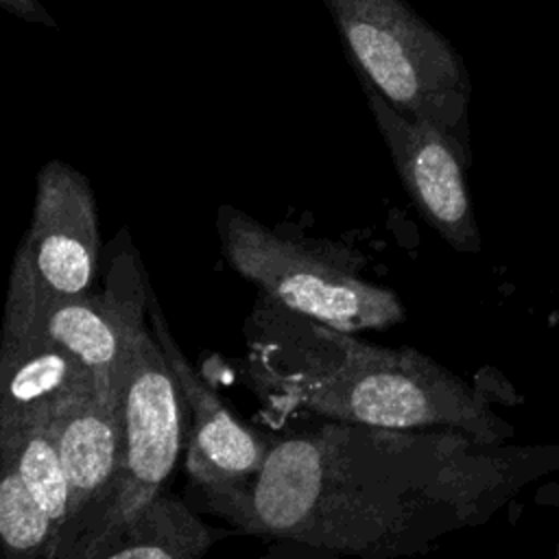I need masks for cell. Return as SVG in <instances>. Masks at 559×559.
<instances>
[{
    "label": "cell",
    "mask_w": 559,
    "mask_h": 559,
    "mask_svg": "<svg viewBox=\"0 0 559 559\" xmlns=\"http://www.w3.org/2000/svg\"><path fill=\"white\" fill-rule=\"evenodd\" d=\"M454 485L443 437L323 419L271 439L255 476L199 491L242 533L395 559L445 528Z\"/></svg>",
    "instance_id": "1"
},
{
    "label": "cell",
    "mask_w": 559,
    "mask_h": 559,
    "mask_svg": "<svg viewBox=\"0 0 559 559\" xmlns=\"http://www.w3.org/2000/svg\"><path fill=\"white\" fill-rule=\"evenodd\" d=\"M249 389L277 413L424 430L463 419L450 376L411 347H380L260 293L245 321Z\"/></svg>",
    "instance_id": "2"
},
{
    "label": "cell",
    "mask_w": 559,
    "mask_h": 559,
    "mask_svg": "<svg viewBox=\"0 0 559 559\" xmlns=\"http://www.w3.org/2000/svg\"><path fill=\"white\" fill-rule=\"evenodd\" d=\"M216 227L227 264L293 312L352 334L406 319L402 299L365 280V260L347 247L282 234L231 205H221Z\"/></svg>",
    "instance_id": "3"
},
{
    "label": "cell",
    "mask_w": 559,
    "mask_h": 559,
    "mask_svg": "<svg viewBox=\"0 0 559 559\" xmlns=\"http://www.w3.org/2000/svg\"><path fill=\"white\" fill-rule=\"evenodd\" d=\"M183 400L153 332L144 330L127 367L118 472L94 507L68 528L50 559H92L159 491L183 445Z\"/></svg>",
    "instance_id": "4"
},
{
    "label": "cell",
    "mask_w": 559,
    "mask_h": 559,
    "mask_svg": "<svg viewBox=\"0 0 559 559\" xmlns=\"http://www.w3.org/2000/svg\"><path fill=\"white\" fill-rule=\"evenodd\" d=\"M360 70L395 109L443 131L463 109L454 52L402 0H325Z\"/></svg>",
    "instance_id": "5"
},
{
    "label": "cell",
    "mask_w": 559,
    "mask_h": 559,
    "mask_svg": "<svg viewBox=\"0 0 559 559\" xmlns=\"http://www.w3.org/2000/svg\"><path fill=\"white\" fill-rule=\"evenodd\" d=\"M148 290L142 260L129 245L127 231H120L109 247L100 293L57 295L37 275L35 306L41 328L94 373L98 395L116 408L135 343L146 330Z\"/></svg>",
    "instance_id": "6"
},
{
    "label": "cell",
    "mask_w": 559,
    "mask_h": 559,
    "mask_svg": "<svg viewBox=\"0 0 559 559\" xmlns=\"http://www.w3.org/2000/svg\"><path fill=\"white\" fill-rule=\"evenodd\" d=\"M37 271L26 236L15 249L0 343V428L48 426L66 406L98 393L94 373L39 323Z\"/></svg>",
    "instance_id": "7"
},
{
    "label": "cell",
    "mask_w": 559,
    "mask_h": 559,
    "mask_svg": "<svg viewBox=\"0 0 559 559\" xmlns=\"http://www.w3.org/2000/svg\"><path fill=\"white\" fill-rule=\"evenodd\" d=\"M26 240L50 293L72 297L92 290L100 258L98 216L92 186L74 166L57 157L41 166Z\"/></svg>",
    "instance_id": "8"
},
{
    "label": "cell",
    "mask_w": 559,
    "mask_h": 559,
    "mask_svg": "<svg viewBox=\"0 0 559 559\" xmlns=\"http://www.w3.org/2000/svg\"><path fill=\"white\" fill-rule=\"evenodd\" d=\"M148 319L151 332L166 356V362L181 391L186 413L190 415L186 461L190 483L201 489L240 483L255 476L269 454L271 439L240 424L227 411L214 389L190 365L168 328L153 288L148 290Z\"/></svg>",
    "instance_id": "9"
},
{
    "label": "cell",
    "mask_w": 559,
    "mask_h": 559,
    "mask_svg": "<svg viewBox=\"0 0 559 559\" xmlns=\"http://www.w3.org/2000/svg\"><path fill=\"white\" fill-rule=\"evenodd\" d=\"M365 96L408 197L435 229L461 245L467 238L469 201L445 131L402 114L373 87H365Z\"/></svg>",
    "instance_id": "10"
},
{
    "label": "cell",
    "mask_w": 559,
    "mask_h": 559,
    "mask_svg": "<svg viewBox=\"0 0 559 559\" xmlns=\"http://www.w3.org/2000/svg\"><path fill=\"white\" fill-rule=\"evenodd\" d=\"M48 428L70 487V515L61 537L94 507L118 472L122 456L120 408L92 393L57 413Z\"/></svg>",
    "instance_id": "11"
},
{
    "label": "cell",
    "mask_w": 559,
    "mask_h": 559,
    "mask_svg": "<svg viewBox=\"0 0 559 559\" xmlns=\"http://www.w3.org/2000/svg\"><path fill=\"white\" fill-rule=\"evenodd\" d=\"M225 535L164 489L92 559H201Z\"/></svg>",
    "instance_id": "12"
},
{
    "label": "cell",
    "mask_w": 559,
    "mask_h": 559,
    "mask_svg": "<svg viewBox=\"0 0 559 559\" xmlns=\"http://www.w3.org/2000/svg\"><path fill=\"white\" fill-rule=\"evenodd\" d=\"M0 452L13 459L24 485L61 533L70 515V487L50 428L44 424L0 428Z\"/></svg>",
    "instance_id": "13"
},
{
    "label": "cell",
    "mask_w": 559,
    "mask_h": 559,
    "mask_svg": "<svg viewBox=\"0 0 559 559\" xmlns=\"http://www.w3.org/2000/svg\"><path fill=\"white\" fill-rule=\"evenodd\" d=\"M59 528L24 485L13 459L0 452L2 559H50Z\"/></svg>",
    "instance_id": "14"
},
{
    "label": "cell",
    "mask_w": 559,
    "mask_h": 559,
    "mask_svg": "<svg viewBox=\"0 0 559 559\" xmlns=\"http://www.w3.org/2000/svg\"><path fill=\"white\" fill-rule=\"evenodd\" d=\"M0 4L22 17V20H28V22H39V24H46V26H55V17L41 7L39 0H0Z\"/></svg>",
    "instance_id": "15"
}]
</instances>
